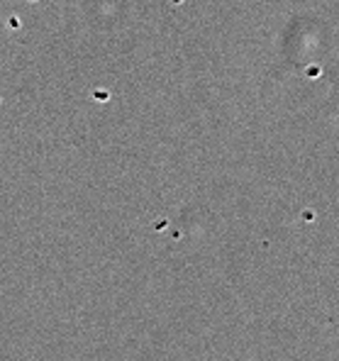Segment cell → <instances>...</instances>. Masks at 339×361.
I'll return each instance as SVG.
<instances>
[]
</instances>
